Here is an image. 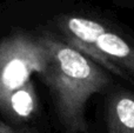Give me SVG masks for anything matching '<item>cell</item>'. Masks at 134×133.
<instances>
[{
    "instance_id": "cell-6",
    "label": "cell",
    "mask_w": 134,
    "mask_h": 133,
    "mask_svg": "<svg viewBox=\"0 0 134 133\" xmlns=\"http://www.w3.org/2000/svg\"><path fill=\"white\" fill-rule=\"evenodd\" d=\"M0 133H24V132L18 131V130L13 129V127L9 126V125L0 121Z\"/></svg>"
},
{
    "instance_id": "cell-7",
    "label": "cell",
    "mask_w": 134,
    "mask_h": 133,
    "mask_svg": "<svg viewBox=\"0 0 134 133\" xmlns=\"http://www.w3.org/2000/svg\"><path fill=\"white\" fill-rule=\"evenodd\" d=\"M85 133H88V132H85Z\"/></svg>"
},
{
    "instance_id": "cell-5",
    "label": "cell",
    "mask_w": 134,
    "mask_h": 133,
    "mask_svg": "<svg viewBox=\"0 0 134 133\" xmlns=\"http://www.w3.org/2000/svg\"><path fill=\"white\" fill-rule=\"evenodd\" d=\"M0 107L16 120L31 119L38 107V97L33 82L30 80L24 86L11 92Z\"/></svg>"
},
{
    "instance_id": "cell-2",
    "label": "cell",
    "mask_w": 134,
    "mask_h": 133,
    "mask_svg": "<svg viewBox=\"0 0 134 133\" xmlns=\"http://www.w3.org/2000/svg\"><path fill=\"white\" fill-rule=\"evenodd\" d=\"M63 40L100 67L125 79L134 77V47L97 20L65 14L57 19Z\"/></svg>"
},
{
    "instance_id": "cell-3",
    "label": "cell",
    "mask_w": 134,
    "mask_h": 133,
    "mask_svg": "<svg viewBox=\"0 0 134 133\" xmlns=\"http://www.w3.org/2000/svg\"><path fill=\"white\" fill-rule=\"evenodd\" d=\"M47 51L40 35L15 32L0 39V105L11 92L24 86L33 73L46 67Z\"/></svg>"
},
{
    "instance_id": "cell-1",
    "label": "cell",
    "mask_w": 134,
    "mask_h": 133,
    "mask_svg": "<svg viewBox=\"0 0 134 133\" xmlns=\"http://www.w3.org/2000/svg\"><path fill=\"white\" fill-rule=\"evenodd\" d=\"M47 51L42 79L53 94L58 118L68 133L87 132L86 104L106 90L111 78L87 56L51 32L40 34Z\"/></svg>"
},
{
    "instance_id": "cell-4",
    "label": "cell",
    "mask_w": 134,
    "mask_h": 133,
    "mask_svg": "<svg viewBox=\"0 0 134 133\" xmlns=\"http://www.w3.org/2000/svg\"><path fill=\"white\" fill-rule=\"evenodd\" d=\"M108 133H134V96L120 92L112 97L107 115Z\"/></svg>"
}]
</instances>
